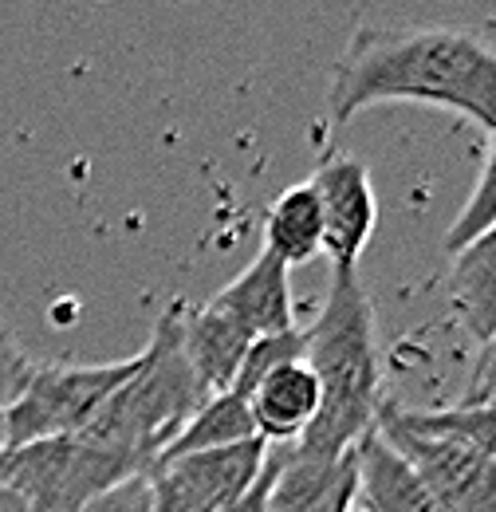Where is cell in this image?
Wrapping results in <instances>:
<instances>
[{
	"label": "cell",
	"instance_id": "15",
	"mask_svg": "<svg viewBox=\"0 0 496 512\" xmlns=\"http://www.w3.org/2000/svg\"><path fill=\"white\" fill-rule=\"evenodd\" d=\"M264 249L280 256L288 268L308 264L323 253V213L308 182H296L272 201L264 217Z\"/></svg>",
	"mask_w": 496,
	"mask_h": 512
},
{
	"label": "cell",
	"instance_id": "21",
	"mask_svg": "<svg viewBox=\"0 0 496 512\" xmlns=\"http://www.w3.org/2000/svg\"><path fill=\"white\" fill-rule=\"evenodd\" d=\"M461 406H496V327L493 335L481 343V355L473 363L469 386L461 394Z\"/></svg>",
	"mask_w": 496,
	"mask_h": 512
},
{
	"label": "cell",
	"instance_id": "17",
	"mask_svg": "<svg viewBox=\"0 0 496 512\" xmlns=\"http://www.w3.org/2000/svg\"><path fill=\"white\" fill-rule=\"evenodd\" d=\"M304 359H308V335H304V327L260 335V339L248 343L245 359H241V371H237V379H233L229 390H237L241 398H252V390L260 386L264 375H272L284 363H304Z\"/></svg>",
	"mask_w": 496,
	"mask_h": 512
},
{
	"label": "cell",
	"instance_id": "8",
	"mask_svg": "<svg viewBox=\"0 0 496 512\" xmlns=\"http://www.w3.org/2000/svg\"><path fill=\"white\" fill-rule=\"evenodd\" d=\"M323 213V253L331 268H359V256L374 233V190L367 162L351 154H331L308 178Z\"/></svg>",
	"mask_w": 496,
	"mask_h": 512
},
{
	"label": "cell",
	"instance_id": "13",
	"mask_svg": "<svg viewBox=\"0 0 496 512\" xmlns=\"http://www.w3.org/2000/svg\"><path fill=\"white\" fill-rule=\"evenodd\" d=\"M355 469H359V497L363 512H441L418 473L406 465L402 453L386 446L378 430H367L355 442Z\"/></svg>",
	"mask_w": 496,
	"mask_h": 512
},
{
	"label": "cell",
	"instance_id": "24",
	"mask_svg": "<svg viewBox=\"0 0 496 512\" xmlns=\"http://www.w3.org/2000/svg\"><path fill=\"white\" fill-rule=\"evenodd\" d=\"M351 512H355V509H351Z\"/></svg>",
	"mask_w": 496,
	"mask_h": 512
},
{
	"label": "cell",
	"instance_id": "2",
	"mask_svg": "<svg viewBox=\"0 0 496 512\" xmlns=\"http://www.w3.org/2000/svg\"><path fill=\"white\" fill-rule=\"evenodd\" d=\"M308 363L319 383V414L296 449L339 457L374 430L382 406V367L371 296L359 268H331V288L308 331Z\"/></svg>",
	"mask_w": 496,
	"mask_h": 512
},
{
	"label": "cell",
	"instance_id": "11",
	"mask_svg": "<svg viewBox=\"0 0 496 512\" xmlns=\"http://www.w3.org/2000/svg\"><path fill=\"white\" fill-rule=\"evenodd\" d=\"M256 438L268 446H296L319 414V383L308 363H284L264 375L248 398Z\"/></svg>",
	"mask_w": 496,
	"mask_h": 512
},
{
	"label": "cell",
	"instance_id": "12",
	"mask_svg": "<svg viewBox=\"0 0 496 512\" xmlns=\"http://www.w3.org/2000/svg\"><path fill=\"white\" fill-rule=\"evenodd\" d=\"M248 343H252V335L237 320H229L221 308H213V304L186 308L182 304V351H186L189 367L205 394H221L233 386Z\"/></svg>",
	"mask_w": 496,
	"mask_h": 512
},
{
	"label": "cell",
	"instance_id": "1",
	"mask_svg": "<svg viewBox=\"0 0 496 512\" xmlns=\"http://www.w3.org/2000/svg\"><path fill=\"white\" fill-rule=\"evenodd\" d=\"M374 103H434L485 130L496 123V52L457 28H359L331 71V123Z\"/></svg>",
	"mask_w": 496,
	"mask_h": 512
},
{
	"label": "cell",
	"instance_id": "6",
	"mask_svg": "<svg viewBox=\"0 0 496 512\" xmlns=\"http://www.w3.org/2000/svg\"><path fill=\"white\" fill-rule=\"evenodd\" d=\"M374 430L394 453L406 457L441 512H496V457L453 438L410 430L398 418V406L386 398L374 414Z\"/></svg>",
	"mask_w": 496,
	"mask_h": 512
},
{
	"label": "cell",
	"instance_id": "14",
	"mask_svg": "<svg viewBox=\"0 0 496 512\" xmlns=\"http://www.w3.org/2000/svg\"><path fill=\"white\" fill-rule=\"evenodd\" d=\"M449 308L473 339H489L496 327V225L453 253Z\"/></svg>",
	"mask_w": 496,
	"mask_h": 512
},
{
	"label": "cell",
	"instance_id": "3",
	"mask_svg": "<svg viewBox=\"0 0 496 512\" xmlns=\"http://www.w3.org/2000/svg\"><path fill=\"white\" fill-rule=\"evenodd\" d=\"M205 398L209 394L201 390L182 351V304H170L154 323L150 343L138 351V367L130 371V379L79 434L134 457L150 473L162 449L182 434Z\"/></svg>",
	"mask_w": 496,
	"mask_h": 512
},
{
	"label": "cell",
	"instance_id": "23",
	"mask_svg": "<svg viewBox=\"0 0 496 512\" xmlns=\"http://www.w3.org/2000/svg\"><path fill=\"white\" fill-rule=\"evenodd\" d=\"M8 449V426H4V410H0V453Z\"/></svg>",
	"mask_w": 496,
	"mask_h": 512
},
{
	"label": "cell",
	"instance_id": "22",
	"mask_svg": "<svg viewBox=\"0 0 496 512\" xmlns=\"http://www.w3.org/2000/svg\"><path fill=\"white\" fill-rule=\"evenodd\" d=\"M288 449H292V446H268V457H264V465H260L256 481L248 485V489L241 493V497H237V501H229V505H225L221 512H264V509H268V489H272V481H276V469L284 465Z\"/></svg>",
	"mask_w": 496,
	"mask_h": 512
},
{
	"label": "cell",
	"instance_id": "7",
	"mask_svg": "<svg viewBox=\"0 0 496 512\" xmlns=\"http://www.w3.org/2000/svg\"><path fill=\"white\" fill-rule=\"evenodd\" d=\"M268 457V442L252 438L241 446L186 453L150 469L154 512H221L256 481Z\"/></svg>",
	"mask_w": 496,
	"mask_h": 512
},
{
	"label": "cell",
	"instance_id": "9",
	"mask_svg": "<svg viewBox=\"0 0 496 512\" xmlns=\"http://www.w3.org/2000/svg\"><path fill=\"white\" fill-rule=\"evenodd\" d=\"M355 497H359L355 446L339 457H315L292 446L284 465L276 469L264 512H351Z\"/></svg>",
	"mask_w": 496,
	"mask_h": 512
},
{
	"label": "cell",
	"instance_id": "16",
	"mask_svg": "<svg viewBox=\"0 0 496 512\" xmlns=\"http://www.w3.org/2000/svg\"><path fill=\"white\" fill-rule=\"evenodd\" d=\"M252 438H256V426H252L248 398H241L237 390H221V394H209L193 410V418L182 426V434L162 449L158 465L162 461H174V457H186V453L241 446V442H252Z\"/></svg>",
	"mask_w": 496,
	"mask_h": 512
},
{
	"label": "cell",
	"instance_id": "20",
	"mask_svg": "<svg viewBox=\"0 0 496 512\" xmlns=\"http://www.w3.org/2000/svg\"><path fill=\"white\" fill-rule=\"evenodd\" d=\"M79 512H154L150 473H138V477H126L119 485H111L107 493H99L95 501H87Z\"/></svg>",
	"mask_w": 496,
	"mask_h": 512
},
{
	"label": "cell",
	"instance_id": "5",
	"mask_svg": "<svg viewBox=\"0 0 496 512\" xmlns=\"http://www.w3.org/2000/svg\"><path fill=\"white\" fill-rule=\"evenodd\" d=\"M138 355L119 363H36L24 394L4 410L8 449L87 430L103 402L130 379Z\"/></svg>",
	"mask_w": 496,
	"mask_h": 512
},
{
	"label": "cell",
	"instance_id": "18",
	"mask_svg": "<svg viewBox=\"0 0 496 512\" xmlns=\"http://www.w3.org/2000/svg\"><path fill=\"white\" fill-rule=\"evenodd\" d=\"M496 225V123L489 130V158H485V170L477 178V186L469 193V201L461 205V213L453 217L449 233H445V249L457 253L465 249L473 237H481L485 229Z\"/></svg>",
	"mask_w": 496,
	"mask_h": 512
},
{
	"label": "cell",
	"instance_id": "4",
	"mask_svg": "<svg viewBox=\"0 0 496 512\" xmlns=\"http://www.w3.org/2000/svg\"><path fill=\"white\" fill-rule=\"evenodd\" d=\"M146 473L134 457L83 434L44 438L0 453V512H79L126 477Z\"/></svg>",
	"mask_w": 496,
	"mask_h": 512
},
{
	"label": "cell",
	"instance_id": "19",
	"mask_svg": "<svg viewBox=\"0 0 496 512\" xmlns=\"http://www.w3.org/2000/svg\"><path fill=\"white\" fill-rule=\"evenodd\" d=\"M32 371H36V363L28 359V351L20 347V339L0 323V410H8L24 394Z\"/></svg>",
	"mask_w": 496,
	"mask_h": 512
},
{
	"label": "cell",
	"instance_id": "10",
	"mask_svg": "<svg viewBox=\"0 0 496 512\" xmlns=\"http://www.w3.org/2000/svg\"><path fill=\"white\" fill-rule=\"evenodd\" d=\"M213 308H221L229 320H237L252 339L260 335H276L296 327V308H292V288H288V264L268 249L248 264L237 280H229L213 300Z\"/></svg>",
	"mask_w": 496,
	"mask_h": 512
}]
</instances>
